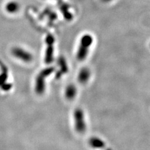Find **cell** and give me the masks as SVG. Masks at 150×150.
Segmentation results:
<instances>
[{"mask_svg":"<svg viewBox=\"0 0 150 150\" xmlns=\"http://www.w3.org/2000/svg\"><path fill=\"white\" fill-rule=\"evenodd\" d=\"M3 71L0 74V86H1L3 84L6 82L8 79V71L5 67H1Z\"/></svg>","mask_w":150,"mask_h":150,"instance_id":"cell-10","label":"cell"},{"mask_svg":"<svg viewBox=\"0 0 150 150\" xmlns=\"http://www.w3.org/2000/svg\"><path fill=\"white\" fill-rule=\"evenodd\" d=\"M101 1H103V2H105V3H109L111 1H112V0H101Z\"/></svg>","mask_w":150,"mask_h":150,"instance_id":"cell-12","label":"cell"},{"mask_svg":"<svg viewBox=\"0 0 150 150\" xmlns=\"http://www.w3.org/2000/svg\"><path fill=\"white\" fill-rule=\"evenodd\" d=\"M90 76H91L90 70L87 68H83L79 72L78 76V81L81 84H85L88 81Z\"/></svg>","mask_w":150,"mask_h":150,"instance_id":"cell-6","label":"cell"},{"mask_svg":"<svg viewBox=\"0 0 150 150\" xmlns=\"http://www.w3.org/2000/svg\"><path fill=\"white\" fill-rule=\"evenodd\" d=\"M89 144L94 148L103 149L106 148V144L105 142L97 137H92L89 139Z\"/></svg>","mask_w":150,"mask_h":150,"instance_id":"cell-7","label":"cell"},{"mask_svg":"<svg viewBox=\"0 0 150 150\" xmlns=\"http://www.w3.org/2000/svg\"><path fill=\"white\" fill-rule=\"evenodd\" d=\"M54 68L53 67H49L46 69H44L40 73L38 76L36 78V92L41 95L45 91V78L48 77L49 75H50L54 71Z\"/></svg>","mask_w":150,"mask_h":150,"instance_id":"cell-2","label":"cell"},{"mask_svg":"<svg viewBox=\"0 0 150 150\" xmlns=\"http://www.w3.org/2000/svg\"><path fill=\"white\" fill-rule=\"evenodd\" d=\"M74 126L79 133H83L86 129V125L84 121V112L81 108H77L74 111Z\"/></svg>","mask_w":150,"mask_h":150,"instance_id":"cell-3","label":"cell"},{"mask_svg":"<svg viewBox=\"0 0 150 150\" xmlns=\"http://www.w3.org/2000/svg\"><path fill=\"white\" fill-rule=\"evenodd\" d=\"M20 4H19V3L17 1H9L6 3L5 6V9L6 11L11 14H13L18 12L19 11V9H20Z\"/></svg>","mask_w":150,"mask_h":150,"instance_id":"cell-9","label":"cell"},{"mask_svg":"<svg viewBox=\"0 0 150 150\" xmlns=\"http://www.w3.org/2000/svg\"><path fill=\"white\" fill-rule=\"evenodd\" d=\"M46 43L48 45V47L47 48V51L46 53V58H45V62L46 63H51L53 62V43L54 42L53 38L51 35L47 36L46 38Z\"/></svg>","mask_w":150,"mask_h":150,"instance_id":"cell-5","label":"cell"},{"mask_svg":"<svg viewBox=\"0 0 150 150\" xmlns=\"http://www.w3.org/2000/svg\"><path fill=\"white\" fill-rule=\"evenodd\" d=\"M11 53L15 57L25 63L31 62L33 58L32 54L20 47H14L11 50Z\"/></svg>","mask_w":150,"mask_h":150,"instance_id":"cell-4","label":"cell"},{"mask_svg":"<svg viewBox=\"0 0 150 150\" xmlns=\"http://www.w3.org/2000/svg\"><path fill=\"white\" fill-rule=\"evenodd\" d=\"M93 42V38L91 35L86 34L82 36L76 53L77 59L79 62H83L86 58Z\"/></svg>","mask_w":150,"mask_h":150,"instance_id":"cell-1","label":"cell"},{"mask_svg":"<svg viewBox=\"0 0 150 150\" xmlns=\"http://www.w3.org/2000/svg\"><path fill=\"white\" fill-rule=\"evenodd\" d=\"M77 93V89L73 84H69L66 89L65 96L68 100L74 99Z\"/></svg>","mask_w":150,"mask_h":150,"instance_id":"cell-8","label":"cell"},{"mask_svg":"<svg viewBox=\"0 0 150 150\" xmlns=\"http://www.w3.org/2000/svg\"><path fill=\"white\" fill-rule=\"evenodd\" d=\"M1 88L3 91H8L9 90H11V88H12V84L11 83H7L6 82L4 83V84H3L1 86H0Z\"/></svg>","mask_w":150,"mask_h":150,"instance_id":"cell-11","label":"cell"}]
</instances>
